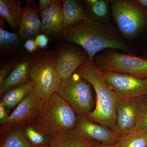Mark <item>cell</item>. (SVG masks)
Instances as JSON below:
<instances>
[{
    "mask_svg": "<svg viewBox=\"0 0 147 147\" xmlns=\"http://www.w3.org/2000/svg\"><path fill=\"white\" fill-rule=\"evenodd\" d=\"M35 41L37 45L40 48H45L48 44L49 39L44 34H39L36 37Z\"/></svg>",
    "mask_w": 147,
    "mask_h": 147,
    "instance_id": "83f0119b",
    "label": "cell"
},
{
    "mask_svg": "<svg viewBox=\"0 0 147 147\" xmlns=\"http://www.w3.org/2000/svg\"><path fill=\"white\" fill-rule=\"evenodd\" d=\"M116 147H147V132L135 129L120 137Z\"/></svg>",
    "mask_w": 147,
    "mask_h": 147,
    "instance_id": "44dd1931",
    "label": "cell"
},
{
    "mask_svg": "<svg viewBox=\"0 0 147 147\" xmlns=\"http://www.w3.org/2000/svg\"><path fill=\"white\" fill-rule=\"evenodd\" d=\"M57 1V0H40L39 8L38 9L39 12H41L42 11L48 8L56 2Z\"/></svg>",
    "mask_w": 147,
    "mask_h": 147,
    "instance_id": "f546056e",
    "label": "cell"
},
{
    "mask_svg": "<svg viewBox=\"0 0 147 147\" xmlns=\"http://www.w3.org/2000/svg\"><path fill=\"white\" fill-rule=\"evenodd\" d=\"M92 147H116L115 145H107L102 144H98L97 143L95 145Z\"/></svg>",
    "mask_w": 147,
    "mask_h": 147,
    "instance_id": "d6a6232c",
    "label": "cell"
},
{
    "mask_svg": "<svg viewBox=\"0 0 147 147\" xmlns=\"http://www.w3.org/2000/svg\"><path fill=\"white\" fill-rule=\"evenodd\" d=\"M24 9L21 5V1L16 0H1L0 15L7 21L13 30H19L21 16Z\"/></svg>",
    "mask_w": 147,
    "mask_h": 147,
    "instance_id": "e0dca14e",
    "label": "cell"
},
{
    "mask_svg": "<svg viewBox=\"0 0 147 147\" xmlns=\"http://www.w3.org/2000/svg\"><path fill=\"white\" fill-rule=\"evenodd\" d=\"M78 115L57 92L44 105L34 123V127L42 134L53 136L61 131L74 129Z\"/></svg>",
    "mask_w": 147,
    "mask_h": 147,
    "instance_id": "3957f363",
    "label": "cell"
},
{
    "mask_svg": "<svg viewBox=\"0 0 147 147\" xmlns=\"http://www.w3.org/2000/svg\"><path fill=\"white\" fill-rule=\"evenodd\" d=\"M142 97L117 98L116 110L117 133L119 137L136 129Z\"/></svg>",
    "mask_w": 147,
    "mask_h": 147,
    "instance_id": "30bf717a",
    "label": "cell"
},
{
    "mask_svg": "<svg viewBox=\"0 0 147 147\" xmlns=\"http://www.w3.org/2000/svg\"><path fill=\"white\" fill-rule=\"evenodd\" d=\"M74 129L82 137L92 141L95 140L102 144L115 145L120 138L113 129L93 122L86 117L78 115Z\"/></svg>",
    "mask_w": 147,
    "mask_h": 147,
    "instance_id": "8fae6325",
    "label": "cell"
},
{
    "mask_svg": "<svg viewBox=\"0 0 147 147\" xmlns=\"http://www.w3.org/2000/svg\"><path fill=\"white\" fill-rule=\"evenodd\" d=\"M6 109V107L0 102V121L3 120L8 117V113Z\"/></svg>",
    "mask_w": 147,
    "mask_h": 147,
    "instance_id": "4dcf8cb0",
    "label": "cell"
},
{
    "mask_svg": "<svg viewBox=\"0 0 147 147\" xmlns=\"http://www.w3.org/2000/svg\"><path fill=\"white\" fill-rule=\"evenodd\" d=\"M63 24V29L67 30L80 22L90 19L81 3L75 0L61 1Z\"/></svg>",
    "mask_w": 147,
    "mask_h": 147,
    "instance_id": "2e32d148",
    "label": "cell"
},
{
    "mask_svg": "<svg viewBox=\"0 0 147 147\" xmlns=\"http://www.w3.org/2000/svg\"><path fill=\"white\" fill-rule=\"evenodd\" d=\"M87 13L94 21L101 24H107L109 22V1L105 0L87 1Z\"/></svg>",
    "mask_w": 147,
    "mask_h": 147,
    "instance_id": "d6986e66",
    "label": "cell"
},
{
    "mask_svg": "<svg viewBox=\"0 0 147 147\" xmlns=\"http://www.w3.org/2000/svg\"><path fill=\"white\" fill-rule=\"evenodd\" d=\"M13 68V65L12 64H6L3 65L1 67L0 69V84L10 74Z\"/></svg>",
    "mask_w": 147,
    "mask_h": 147,
    "instance_id": "4316f807",
    "label": "cell"
},
{
    "mask_svg": "<svg viewBox=\"0 0 147 147\" xmlns=\"http://www.w3.org/2000/svg\"><path fill=\"white\" fill-rule=\"evenodd\" d=\"M102 74L105 84L119 99L141 97L147 95V79L113 71H102Z\"/></svg>",
    "mask_w": 147,
    "mask_h": 147,
    "instance_id": "52a82bcc",
    "label": "cell"
},
{
    "mask_svg": "<svg viewBox=\"0 0 147 147\" xmlns=\"http://www.w3.org/2000/svg\"><path fill=\"white\" fill-rule=\"evenodd\" d=\"M64 39L82 46L88 54L90 62L94 65L97 53L106 49L126 50V45L116 37L106 26L93 20L80 21L62 32Z\"/></svg>",
    "mask_w": 147,
    "mask_h": 147,
    "instance_id": "6da1fadb",
    "label": "cell"
},
{
    "mask_svg": "<svg viewBox=\"0 0 147 147\" xmlns=\"http://www.w3.org/2000/svg\"><path fill=\"white\" fill-rule=\"evenodd\" d=\"M91 87L88 82L74 73L62 80L57 92L77 115L86 117L94 107Z\"/></svg>",
    "mask_w": 147,
    "mask_h": 147,
    "instance_id": "5b68a950",
    "label": "cell"
},
{
    "mask_svg": "<svg viewBox=\"0 0 147 147\" xmlns=\"http://www.w3.org/2000/svg\"><path fill=\"white\" fill-rule=\"evenodd\" d=\"M39 11L35 6L28 4L24 9L20 24H25L32 27L38 34L41 31V22Z\"/></svg>",
    "mask_w": 147,
    "mask_h": 147,
    "instance_id": "7402d4cb",
    "label": "cell"
},
{
    "mask_svg": "<svg viewBox=\"0 0 147 147\" xmlns=\"http://www.w3.org/2000/svg\"><path fill=\"white\" fill-rule=\"evenodd\" d=\"M24 46L26 50L30 53L35 52L38 47L35 40L34 39H30L26 40L24 44Z\"/></svg>",
    "mask_w": 147,
    "mask_h": 147,
    "instance_id": "f1b7e54d",
    "label": "cell"
},
{
    "mask_svg": "<svg viewBox=\"0 0 147 147\" xmlns=\"http://www.w3.org/2000/svg\"><path fill=\"white\" fill-rule=\"evenodd\" d=\"M112 12L119 30L128 38L136 36L144 24V16L142 11L130 2L112 1Z\"/></svg>",
    "mask_w": 147,
    "mask_h": 147,
    "instance_id": "9c48e42d",
    "label": "cell"
},
{
    "mask_svg": "<svg viewBox=\"0 0 147 147\" xmlns=\"http://www.w3.org/2000/svg\"><path fill=\"white\" fill-rule=\"evenodd\" d=\"M137 2L142 6L147 7V0H138Z\"/></svg>",
    "mask_w": 147,
    "mask_h": 147,
    "instance_id": "1f68e13d",
    "label": "cell"
},
{
    "mask_svg": "<svg viewBox=\"0 0 147 147\" xmlns=\"http://www.w3.org/2000/svg\"><path fill=\"white\" fill-rule=\"evenodd\" d=\"M57 57L55 53L48 52L38 54L32 60L30 80L44 105L57 92L62 81L56 67Z\"/></svg>",
    "mask_w": 147,
    "mask_h": 147,
    "instance_id": "277c9868",
    "label": "cell"
},
{
    "mask_svg": "<svg viewBox=\"0 0 147 147\" xmlns=\"http://www.w3.org/2000/svg\"><path fill=\"white\" fill-rule=\"evenodd\" d=\"M22 39L19 33H14L0 28V45L1 47H16L21 45Z\"/></svg>",
    "mask_w": 147,
    "mask_h": 147,
    "instance_id": "603a6c76",
    "label": "cell"
},
{
    "mask_svg": "<svg viewBox=\"0 0 147 147\" xmlns=\"http://www.w3.org/2000/svg\"><path fill=\"white\" fill-rule=\"evenodd\" d=\"M44 106L42 98L34 88L6 119L0 121L1 131H7L16 127L35 122Z\"/></svg>",
    "mask_w": 147,
    "mask_h": 147,
    "instance_id": "ba28073f",
    "label": "cell"
},
{
    "mask_svg": "<svg viewBox=\"0 0 147 147\" xmlns=\"http://www.w3.org/2000/svg\"><path fill=\"white\" fill-rule=\"evenodd\" d=\"M35 147H49L48 145H42V146H38Z\"/></svg>",
    "mask_w": 147,
    "mask_h": 147,
    "instance_id": "836d02e7",
    "label": "cell"
},
{
    "mask_svg": "<svg viewBox=\"0 0 147 147\" xmlns=\"http://www.w3.org/2000/svg\"><path fill=\"white\" fill-rule=\"evenodd\" d=\"M74 73L87 81L96 94L95 107L86 117L95 123L108 127L117 132V96L105 84L102 71L88 61Z\"/></svg>",
    "mask_w": 147,
    "mask_h": 147,
    "instance_id": "7a4b0ae2",
    "label": "cell"
},
{
    "mask_svg": "<svg viewBox=\"0 0 147 147\" xmlns=\"http://www.w3.org/2000/svg\"><path fill=\"white\" fill-rule=\"evenodd\" d=\"M11 129L7 131L8 133L3 140L1 147H35L19 127Z\"/></svg>",
    "mask_w": 147,
    "mask_h": 147,
    "instance_id": "ffe728a7",
    "label": "cell"
},
{
    "mask_svg": "<svg viewBox=\"0 0 147 147\" xmlns=\"http://www.w3.org/2000/svg\"><path fill=\"white\" fill-rule=\"evenodd\" d=\"M89 61L78 51L65 49L57 55L56 65L57 71L62 80L69 77L77 69Z\"/></svg>",
    "mask_w": 147,
    "mask_h": 147,
    "instance_id": "7c38bea8",
    "label": "cell"
},
{
    "mask_svg": "<svg viewBox=\"0 0 147 147\" xmlns=\"http://www.w3.org/2000/svg\"><path fill=\"white\" fill-rule=\"evenodd\" d=\"M32 62V60H25L15 66L8 76L0 84L1 96L12 88L31 81L30 72Z\"/></svg>",
    "mask_w": 147,
    "mask_h": 147,
    "instance_id": "5bb4252c",
    "label": "cell"
},
{
    "mask_svg": "<svg viewBox=\"0 0 147 147\" xmlns=\"http://www.w3.org/2000/svg\"><path fill=\"white\" fill-rule=\"evenodd\" d=\"M41 28L40 32L49 34L61 33L63 24L62 4L57 1L40 13Z\"/></svg>",
    "mask_w": 147,
    "mask_h": 147,
    "instance_id": "4fadbf2b",
    "label": "cell"
},
{
    "mask_svg": "<svg viewBox=\"0 0 147 147\" xmlns=\"http://www.w3.org/2000/svg\"><path fill=\"white\" fill-rule=\"evenodd\" d=\"M35 88L31 81L12 88L3 95L1 102L7 109L17 106Z\"/></svg>",
    "mask_w": 147,
    "mask_h": 147,
    "instance_id": "ac0fdd59",
    "label": "cell"
},
{
    "mask_svg": "<svg viewBox=\"0 0 147 147\" xmlns=\"http://www.w3.org/2000/svg\"><path fill=\"white\" fill-rule=\"evenodd\" d=\"M25 135L35 147L42 145H48L45 134H42L34 127L28 126L25 129Z\"/></svg>",
    "mask_w": 147,
    "mask_h": 147,
    "instance_id": "cb8c5ba5",
    "label": "cell"
},
{
    "mask_svg": "<svg viewBox=\"0 0 147 147\" xmlns=\"http://www.w3.org/2000/svg\"><path fill=\"white\" fill-rule=\"evenodd\" d=\"M96 66L102 71L131 74L147 79V60L114 51L105 52L95 59Z\"/></svg>",
    "mask_w": 147,
    "mask_h": 147,
    "instance_id": "8992f818",
    "label": "cell"
},
{
    "mask_svg": "<svg viewBox=\"0 0 147 147\" xmlns=\"http://www.w3.org/2000/svg\"><path fill=\"white\" fill-rule=\"evenodd\" d=\"M18 33L22 39L26 40L36 38L39 34L32 27L25 24H20Z\"/></svg>",
    "mask_w": 147,
    "mask_h": 147,
    "instance_id": "484cf974",
    "label": "cell"
},
{
    "mask_svg": "<svg viewBox=\"0 0 147 147\" xmlns=\"http://www.w3.org/2000/svg\"><path fill=\"white\" fill-rule=\"evenodd\" d=\"M97 143L82 137L74 129L52 136L49 147H92Z\"/></svg>",
    "mask_w": 147,
    "mask_h": 147,
    "instance_id": "9a60e30c",
    "label": "cell"
},
{
    "mask_svg": "<svg viewBox=\"0 0 147 147\" xmlns=\"http://www.w3.org/2000/svg\"><path fill=\"white\" fill-rule=\"evenodd\" d=\"M136 129L147 132V98L142 96Z\"/></svg>",
    "mask_w": 147,
    "mask_h": 147,
    "instance_id": "d4e9b609",
    "label": "cell"
}]
</instances>
